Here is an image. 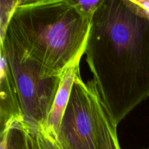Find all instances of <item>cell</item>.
<instances>
[{"mask_svg":"<svg viewBox=\"0 0 149 149\" xmlns=\"http://www.w3.org/2000/svg\"><path fill=\"white\" fill-rule=\"evenodd\" d=\"M102 103L117 125L149 96V19L125 0H103L85 50Z\"/></svg>","mask_w":149,"mask_h":149,"instance_id":"6da1fadb","label":"cell"},{"mask_svg":"<svg viewBox=\"0 0 149 149\" xmlns=\"http://www.w3.org/2000/svg\"><path fill=\"white\" fill-rule=\"evenodd\" d=\"M91 24L69 0H20L5 36L38 63L44 78L61 77L85 53Z\"/></svg>","mask_w":149,"mask_h":149,"instance_id":"7a4b0ae2","label":"cell"},{"mask_svg":"<svg viewBox=\"0 0 149 149\" xmlns=\"http://www.w3.org/2000/svg\"><path fill=\"white\" fill-rule=\"evenodd\" d=\"M18 92L23 117L35 127H45L61 77L44 78L40 66L7 37L1 41Z\"/></svg>","mask_w":149,"mask_h":149,"instance_id":"3957f363","label":"cell"},{"mask_svg":"<svg viewBox=\"0 0 149 149\" xmlns=\"http://www.w3.org/2000/svg\"><path fill=\"white\" fill-rule=\"evenodd\" d=\"M55 138L61 149H100L93 92L80 71Z\"/></svg>","mask_w":149,"mask_h":149,"instance_id":"277c9868","label":"cell"},{"mask_svg":"<svg viewBox=\"0 0 149 149\" xmlns=\"http://www.w3.org/2000/svg\"><path fill=\"white\" fill-rule=\"evenodd\" d=\"M0 54V135H2L8 132L15 122L25 119L7 55L2 49Z\"/></svg>","mask_w":149,"mask_h":149,"instance_id":"5b68a950","label":"cell"},{"mask_svg":"<svg viewBox=\"0 0 149 149\" xmlns=\"http://www.w3.org/2000/svg\"><path fill=\"white\" fill-rule=\"evenodd\" d=\"M80 61L81 59L76 61L63 74L59 89L55 96L46 125L44 127L48 130L53 132L55 137L59 131L63 115L69 102L76 75L80 71Z\"/></svg>","mask_w":149,"mask_h":149,"instance_id":"8992f818","label":"cell"},{"mask_svg":"<svg viewBox=\"0 0 149 149\" xmlns=\"http://www.w3.org/2000/svg\"><path fill=\"white\" fill-rule=\"evenodd\" d=\"M93 92L100 149H121L118 141L117 127L113 124L102 103L94 80L89 81Z\"/></svg>","mask_w":149,"mask_h":149,"instance_id":"52a82bcc","label":"cell"},{"mask_svg":"<svg viewBox=\"0 0 149 149\" xmlns=\"http://www.w3.org/2000/svg\"><path fill=\"white\" fill-rule=\"evenodd\" d=\"M8 149H42L38 137L37 127L25 120L16 122L9 130Z\"/></svg>","mask_w":149,"mask_h":149,"instance_id":"ba28073f","label":"cell"},{"mask_svg":"<svg viewBox=\"0 0 149 149\" xmlns=\"http://www.w3.org/2000/svg\"><path fill=\"white\" fill-rule=\"evenodd\" d=\"M20 2V0L17 1H0V8H1V15H0V36L1 41L4 39L9 23L10 21L13 13L16 7Z\"/></svg>","mask_w":149,"mask_h":149,"instance_id":"9c48e42d","label":"cell"},{"mask_svg":"<svg viewBox=\"0 0 149 149\" xmlns=\"http://www.w3.org/2000/svg\"><path fill=\"white\" fill-rule=\"evenodd\" d=\"M69 1L81 15L90 20H93L95 13L101 5L103 0H96V1L69 0Z\"/></svg>","mask_w":149,"mask_h":149,"instance_id":"30bf717a","label":"cell"},{"mask_svg":"<svg viewBox=\"0 0 149 149\" xmlns=\"http://www.w3.org/2000/svg\"><path fill=\"white\" fill-rule=\"evenodd\" d=\"M37 131L42 149H61L53 132L48 130L44 127H37Z\"/></svg>","mask_w":149,"mask_h":149,"instance_id":"8fae6325","label":"cell"},{"mask_svg":"<svg viewBox=\"0 0 149 149\" xmlns=\"http://www.w3.org/2000/svg\"><path fill=\"white\" fill-rule=\"evenodd\" d=\"M136 13L149 19V0H125Z\"/></svg>","mask_w":149,"mask_h":149,"instance_id":"7c38bea8","label":"cell"},{"mask_svg":"<svg viewBox=\"0 0 149 149\" xmlns=\"http://www.w3.org/2000/svg\"><path fill=\"white\" fill-rule=\"evenodd\" d=\"M8 132L3 134L2 135H0V138H1L0 149H8V148H7V136H8Z\"/></svg>","mask_w":149,"mask_h":149,"instance_id":"4fadbf2b","label":"cell"},{"mask_svg":"<svg viewBox=\"0 0 149 149\" xmlns=\"http://www.w3.org/2000/svg\"><path fill=\"white\" fill-rule=\"evenodd\" d=\"M148 149H149V148H148Z\"/></svg>","mask_w":149,"mask_h":149,"instance_id":"5bb4252c","label":"cell"}]
</instances>
